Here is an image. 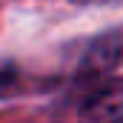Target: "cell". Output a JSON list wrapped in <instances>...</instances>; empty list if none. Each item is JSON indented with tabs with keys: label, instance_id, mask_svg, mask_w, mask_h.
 Here are the masks:
<instances>
[{
	"label": "cell",
	"instance_id": "6da1fadb",
	"mask_svg": "<svg viewBox=\"0 0 123 123\" xmlns=\"http://www.w3.org/2000/svg\"><path fill=\"white\" fill-rule=\"evenodd\" d=\"M55 123H123V77L80 74L52 106Z\"/></svg>",
	"mask_w": 123,
	"mask_h": 123
},
{
	"label": "cell",
	"instance_id": "7a4b0ae2",
	"mask_svg": "<svg viewBox=\"0 0 123 123\" xmlns=\"http://www.w3.org/2000/svg\"><path fill=\"white\" fill-rule=\"evenodd\" d=\"M123 57V37L117 31L100 34L94 37L80 60V74H106L112 69H117V63Z\"/></svg>",
	"mask_w": 123,
	"mask_h": 123
},
{
	"label": "cell",
	"instance_id": "3957f363",
	"mask_svg": "<svg viewBox=\"0 0 123 123\" xmlns=\"http://www.w3.org/2000/svg\"><path fill=\"white\" fill-rule=\"evenodd\" d=\"M20 89V74L14 66H0V97H9Z\"/></svg>",
	"mask_w": 123,
	"mask_h": 123
},
{
	"label": "cell",
	"instance_id": "277c9868",
	"mask_svg": "<svg viewBox=\"0 0 123 123\" xmlns=\"http://www.w3.org/2000/svg\"><path fill=\"white\" fill-rule=\"evenodd\" d=\"M74 3H83V6H106V3H123V0H74Z\"/></svg>",
	"mask_w": 123,
	"mask_h": 123
}]
</instances>
